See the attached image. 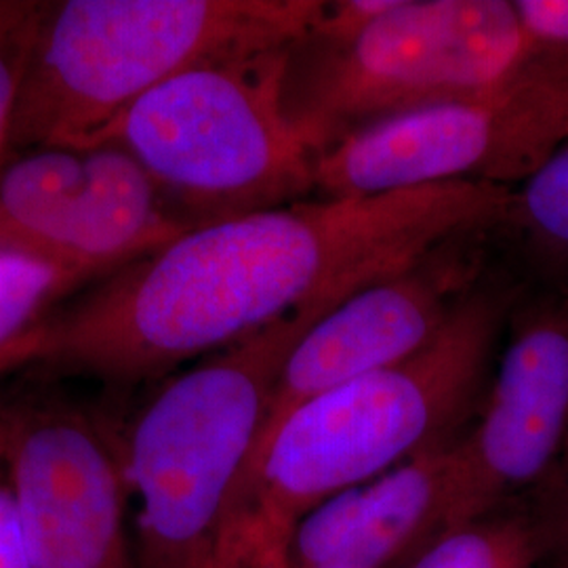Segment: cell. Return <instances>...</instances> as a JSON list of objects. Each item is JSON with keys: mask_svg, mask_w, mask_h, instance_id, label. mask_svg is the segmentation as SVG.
Returning a JSON list of instances; mask_svg holds the SVG:
<instances>
[{"mask_svg": "<svg viewBox=\"0 0 568 568\" xmlns=\"http://www.w3.org/2000/svg\"><path fill=\"white\" fill-rule=\"evenodd\" d=\"M509 192L453 182L314 196L185 230L60 305L32 366L114 387L171 377L331 288L373 283L455 234L499 225Z\"/></svg>", "mask_w": 568, "mask_h": 568, "instance_id": "6da1fadb", "label": "cell"}, {"mask_svg": "<svg viewBox=\"0 0 568 568\" xmlns=\"http://www.w3.org/2000/svg\"><path fill=\"white\" fill-rule=\"evenodd\" d=\"M525 286L497 260L415 356L291 410L253 450L211 568H284L291 530L307 509L464 434Z\"/></svg>", "mask_w": 568, "mask_h": 568, "instance_id": "7a4b0ae2", "label": "cell"}, {"mask_svg": "<svg viewBox=\"0 0 568 568\" xmlns=\"http://www.w3.org/2000/svg\"><path fill=\"white\" fill-rule=\"evenodd\" d=\"M345 284L166 377L119 426L135 568H211L284 363Z\"/></svg>", "mask_w": 568, "mask_h": 568, "instance_id": "3957f363", "label": "cell"}, {"mask_svg": "<svg viewBox=\"0 0 568 568\" xmlns=\"http://www.w3.org/2000/svg\"><path fill=\"white\" fill-rule=\"evenodd\" d=\"M325 0H55L42 4L7 161L95 142L122 112L190 68L302 39Z\"/></svg>", "mask_w": 568, "mask_h": 568, "instance_id": "277c9868", "label": "cell"}, {"mask_svg": "<svg viewBox=\"0 0 568 568\" xmlns=\"http://www.w3.org/2000/svg\"><path fill=\"white\" fill-rule=\"evenodd\" d=\"M537 55L508 0H394L349 34L307 30L293 42L281 102L321 156L382 122L485 89Z\"/></svg>", "mask_w": 568, "mask_h": 568, "instance_id": "5b68a950", "label": "cell"}, {"mask_svg": "<svg viewBox=\"0 0 568 568\" xmlns=\"http://www.w3.org/2000/svg\"><path fill=\"white\" fill-rule=\"evenodd\" d=\"M288 47L190 68L91 143L126 150L185 230L314 199L318 156L281 102Z\"/></svg>", "mask_w": 568, "mask_h": 568, "instance_id": "8992f818", "label": "cell"}, {"mask_svg": "<svg viewBox=\"0 0 568 568\" xmlns=\"http://www.w3.org/2000/svg\"><path fill=\"white\" fill-rule=\"evenodd\" d=\"M568 143V60L523 70L453 102L417 110L326 150L318 199H365L436 183L518 187Z\"/></svg>", "mask_w": 568, "mask_h": 568, "instance_id": "52a82bcc", "label": "cell"}, {"mask_svg": "<svg viewBox=\"0 0 568 568\" xmlns=\"http://www.w3.org/2000/svg\"><path fill=\"white\" fill-rule=\"evenodd\" d=\"M0 436L34 568H135L119 426L55 394L0 398Z\"/></svg>", "mask_w": 568, "mask_h": 568, "instance_id": "ba28073f", "label": "cell"}, {"mask_svg": "<svg viewBox=\"0 0 568 568\" xmlns=\"http://www.w3.org/2000/svg\"><path fill=\"white\" fill-rule=\"evenodd\" d=\"M183 232L121 145H47L0 164L2 246L103 278Z\"/></svg>", "mask_w": 568, "mask_h": 568, "instance_id": "9c48e42d", "label": "cell"}, {"mask_svg": "<svg viewBox=\"0 0 568 568\" xmlns=\"http://www.w3.org/2000/svg\"><path fill=\"white\" fill-rule=\"evenodd\" d=\"M476 424L457 440L459 474L445 532L537 488L568 438V293L525 286Z\"/></svg>", "mask_w": 568, "mask_h": 568, "instance_id": "30bf717a", "label": "cell"}, {"mask_svg": "<svg viewBox=\"0 0 568 568\" xmlns=\"http://www.w3.org/2000/svg\"><path fill=\"white\" fill-rule=\"evenodd\" d=\"M493 232L455 234L326 312L288 354L257 445L310 398L432 344L497 264Z\"/></svg>", "mask_w": 568, "mask_h": 568, "instance_id": "8fae6325", "label": "cell"}, {"mask_svg": "<svg viewBox=\"0 0 568 568\" xmlns=\"http://www.w3.org/2000/svg\"><path fill=\"white\" fill-rule=\"evenodd\" d=\"M459 436L361 485L356 527L337 568H387L443 535L457 488Z\"/></svg>", "mask_w": 568, "mask_h": 568, "instance_id": "7c38bea8", "label": "cell"}, {"mask_svg": "<svg viewBox=\"0 0 568 568\" xmlns=\"http://www.w3.org/2000/svg\"><path fill=\"white\" fill-rule=\"evenodd\" d=\"M493 239L499 264L514 278L568 293V143L511 190Z\"/></svg>", "mask_w": 568, "mask_h": 568, "instance_id": "4fadbf2b", "label": "cell"}, {"mask_svg": "<svg viewBox=\"0 0 568 568\" xmlns=\"http://www.w3.org/2000/svg\"><path fill=\"white\" fill-rule=\"evenodd\" d=\"M95 281L89 272L0 244V382L32 366L44 323Z\"/></svg>", "mask_w": 568, "mask_h": 568, "instance_id": "5bb4252c", "label": "cell"}, {"mask_svg": "<svg viewBox=\"0 0 568 568\" xmlns=\"http://www.w3.org/2000/svg\"><path fill=\"white\" fill-rule=\"evenodd\" d=\"M544 558L530 516L488 514L440 535L406 568H539Z\"/></svg>", "mask_w": 568, "mask_h": 568, "instance_id": "9a60e30c", "label": "cell"}, {"mask_svg": "<svg viewBox=\"0 0 568 568\" xmlns=\"http://www.w3.org/2000/svg\"><path fill=\"white\" fill-rule=\"evenodd\" d=\"M42 4L39 0H0V164L7 161L13 112Z\"/></svg>", "mask_w": 568, "mask_h": 568, "instance_id": "2e32d148", "label": "cell"}, {"mask_svg": "<svg viewBox=\"0 0 568 568\" xmlns=\"http://www.w3.org/2000/svg\"><path fill=\"white\" fill-rule=\"evenodd\" d=\"M535 490L539 495L537 516H530V520L541 537L546 556L568 568V438L558 464Z\"/></svg>", "mask_w": 568, "mask_h": 568, "instance_id": "e0dca14e", "label": "cell"}, {"mask_svg": "<svg viewBox=\"0 0 568 568\" xmlns=\"http://www.w3.org/2000/svg\"><path fill=\"white\" fill-rule=\"evenodd\" d=\"M511 4L539 55L568 60V0H511Z\"/></svg>", "mask_w": 568, "mask_h": 568, "instance_id": "ac0fdd59", "label": "cell"}, {"mask_svg": "<svg viewBox=\"0 0 568 568\" xmlns=\"http://www.w3.org/2000/svg\"><path fill=\"white\" fill-rule=\"evenodd\" d=\"M0 568H34L26 537L21 530L20 514L9 480L7 459L0 436Z\"/></svg>", "mask_w": 568, "mask_h": 568, "instance_id": "d6986e66", "label": "cell"}]
</instances>
